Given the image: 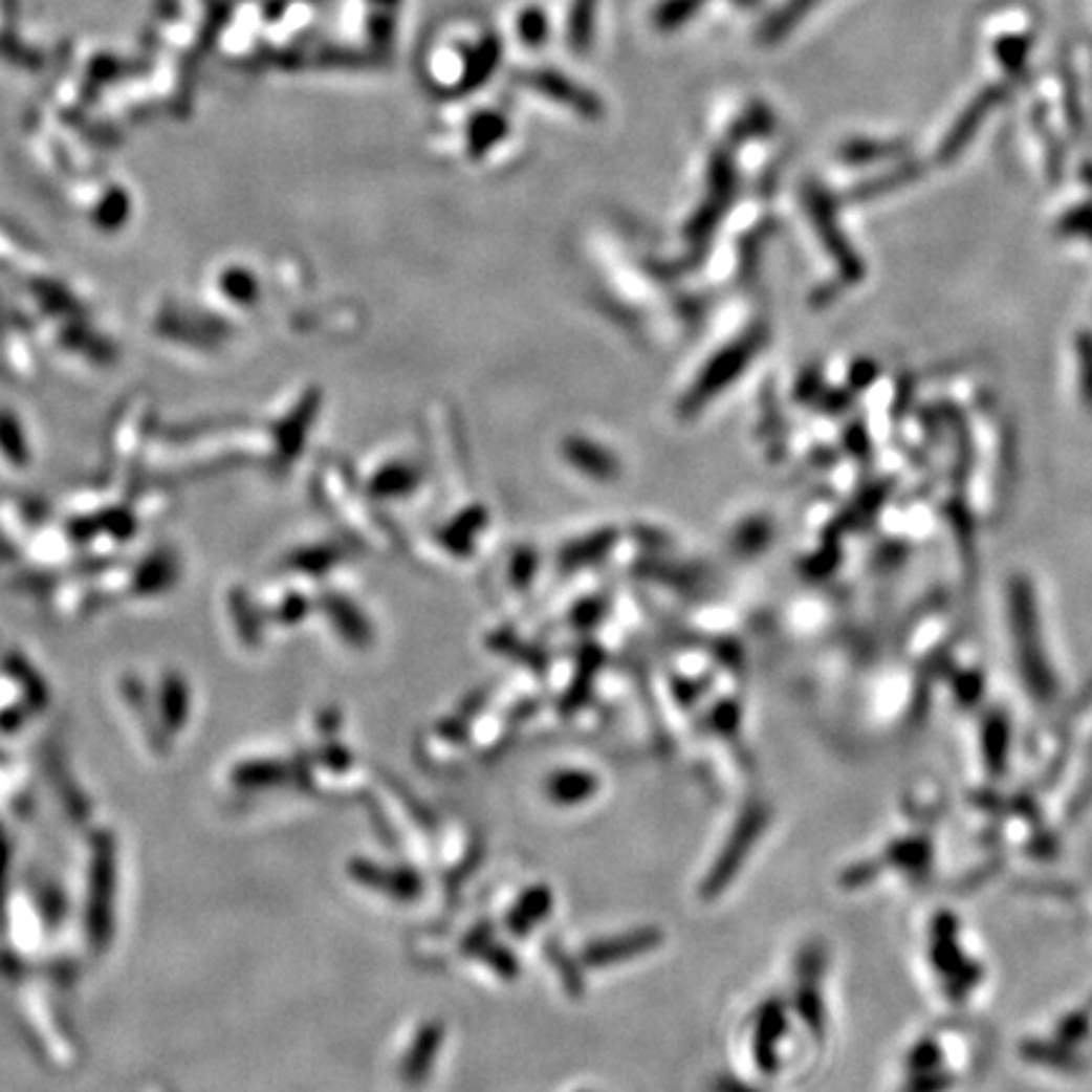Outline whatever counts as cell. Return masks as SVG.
Wrapping results in <instances>:
<instances>
[{"label":"cell","instance_id":"obj_7","mask_svg":"<svg viewBox=\"0 0 1092 1092\" xmlns=\"http://www.w3.org/2000/svg\"><path fill=\"white\" fill-rule=\"evenodd\" d=\"M551 905H554V895H551L549 886L526 888L517 898V903L511 905V911H508L506 929L519 938L529 936L542 920L549 918Z\"/></svg>","mask_w":1092,"mask_h":1092},{"label":"cell","instance_id":"obj_21","mask_svg":"<svg viewBox=\"0 0 1092 1092\" xmlns=\"http://www.w3.org/2000/svg\"><path fill=\"white\" fill-rule=\"evenodd\" d=\"M372 39L377 41V44H390L392 41V34H395V21L388 14H379L372 18Z\"/></svg>","mask_w":1092,"mask_h":1092},{"label":"cell","instance_id":"obj_11","mask_svg":"<svg viewBox=\"0 0 1092 1092\" xmlns=\"http://www.w3.org/2000/svg\"><path fill=\"white\" fill-rule=\"evenodd\" d=\"M597 3L599 0H574L569 10V46L576 53L590 51L594 39V21H597Z\"/></svg>","mask_w":1092,"mask_h":1092},{"label":"cell","instance_id":"obj_14","mask_svg":"<svg viewBox=\"0 0 1092 1092\" xmlns=\"http://www.w3.org/2000/svg\"><path fill=\"white\" fill-rule=\"evenodd\" d=\"M705 0H662L655 8L653 23L658 30H676L703 8Z\"/></svg>","mask_w":1092,"mask_h":1092},{"label":"cell","instance_id":"obj_3","mask_svg":"<svg viewBox=\"0 0 1092 1092\" xmlns=\"http://www.w3.org/2000/svg\"><path fill=\"white\" fill-rule=\"evenodd\" d=\"M662 943L660 929H635L628 934L597 938L582 948V963L590 968L612 966V963L633 961L637 956H646Z\"/></svg>","mask_w":1092,"mask_h":1092},{"label":"cell","instance_id":"obj_17","mask_svg":"<svg viewBox=\"0 0 1092 1092\" xmlns=\"http://www.w3.org/2000/svg\"><path fill=\"white\" fill-rule=\"evenodd\" d=\"M474 956H478V959L486 961L488 966L494 968V971L499 974L501 979L514 981V979L519 977V971H521V966H519V959H517V956H514L511 951H508L506 946H501V943H496L494 938H488V941L483 943V946L478 948Z\"/></svg>","mask_w":1092,"mask_h":1092},{"label":"cell","instance_id":"obj_13","mask_svg":"<svg viewBox=\"0 0 1092 1092\" xmlns=\"http://www.w3.org/2000/svg\"><path fill=\"white\" fill-rule=\"evenodd\" d=\"M814 3H817V0H789L784 8H779L774 18H771V21L766 23L762 30L764 44H777L782 36H787L789 30L796 26V21H800L807 10L814 8Z\"/></svg>","mask_w":1092,"mask_h":1092},{"label":"cell","instance_id":"obj_25","mask_svg":"<svg viewBox=\"0 0 1092 1092\" xmlns=\"http://www.w3.org/2000/svg\"><path fill=\"white\" fill-rule=\"evenodd\" d=\"M739 5H744V8H751V5H757L759 0H736Z\"/></svg>","mask_w":1092,"mask_h":1092},{"label":"cell","instance_id":"obj_24","mask_svg":"<svg viewBox=\"0 0 1092 1092\" xmlns=\"http://www.w3.org/2000/svg\"><path fill=\"white\" fill-rule=\"evenodd\" d=\"M372 3L385 5V8H392V5H397V3H400V0H372Z\"/></svg>","mask_w":1092,"mask_h":1092},{"label":"cell","instance_id":"obj_19","mask_svg":"<svg viewBox=\"0 0 1092 1092\" xmlns=\"http://www.w3.org/2000/svg\"><path fill=\"white\" fill-rule=\"evenodd\" d=\"M895 150H900L898 145H886V143H852L843 150L845 159H855V162H868V159H877L893 155Z\"/></svg>","mask_w":1092,"mask_h":1092},{"label":"cell","instance_id":"obj_20","mask_svg":"<svg viewBox=\"0 0 1092 1092\" xmlns=\"http://www.w3.org/2000/svg\"><path fill=\"white\" fill-rule=\"evenodd\" d=\"M739 130H744L748 134L771 130V112L764 107V104H754V107L748 109L744 116H741Z\"/></svg>","mask_w":1092,"mask_h":1092},{"label":"cell","instance_id":"obj_2","mask_svg":"<svg viewBox=\"0 0 1092 1092\" xmlns=\"http://www.w3.org/2000/svg\"><path fill=\"white\" fill-rule=\"evenodd\" d=\"M519 84L529 87L539 94L549 96V100L564 104V107L574 109L582 116H599L603 114V100L590 89L580 87L574 79L564 77V73L554 69H529V71H517L514 73Z\"/></svg>","mask_w":1092,"mask_h":1092},{"label":"cell","instance_id":"obj_8","mask_svg":"<svg viewBox=\"0 0 1092 1092\" xmlns=\"http://www.w3.org/2000/svg\"><path fill=\"white\" fill-rule=\"evenodd\" d=\"M599 789V779L592 771L582 769H562L554 771L546 779V796H549L554 805L572 807L582 805V802L592 800Z\"/></svg>","mask_w":1092,"mask_h":1092},{"label":"cell","instance_id":"obj_4","mask_svg":"<svg viewBox=\"0 0 1092 1092\" xmlns=\"http://www.w3.org/2000/svg\"><path fill=\"white\" fill-rule=\"evenodd\" d=\"M352 877L359 880L362 886L390 895L395 900H402V903L420 898L422 893V877L413 868H383V865H374L370 860H354Z\"/></svg>","mask_w":1092,"mask_h":1092},{"label":"cell","instance_id":"obj_6","mask_svg":"<svg viewBox=\"0 0 1092 1092\" xmlns=\"http://www.w3.org/2000/svg\"><path fill=\"white\" fill-rule=\"evenodd\" d=\"M1004 96H1006L1004 87H989V89L981 91L977 100L963 109V114L954 125V130L946 134V139H943V145H941V157L948 159V157L959 155V152L963 150V145H966L968 139H971V134L981 127V119H984V116L1004 100Z\"/></svg>","mask_w":1092,"mask_h":1092},{"label":"cell","instance_id":"obj_5","mask_svg":"<svg viewBox=\"0 0 1092 1092\" xmlns=\"http://www.w3.org/2000/svg\"><path fill=\"white\" fill-rule=\"evenodd\" d=\"M443 1040H445V1029L440 1022H425L420 1029H417L415 1040L410 1042L408 1054H405L402 1063H400L402 1083H408L410 1088H417V1085H422L428 1077H431V1070H433L435 1060H438V1052H440V1045H443Z\"/></svg>","mask_w":1092,"mask_h":1092},{"label":"cell","instance_id":"obj_10","mask_svg":"<svg viewBox=\"0 0 1092 1092\" xmlns=\"http://www.w3.org/2000/svg\"><path fill=\"white\" fill-rule=\"evenodd\" d=\"M784 1029V1014L782 1006L777 1002H769L762 1009V1017L757 1022V1036H754V1052H757V1065L764 1072H774L777 1067V1040L782 1036Z\"/></svg>","mask_w":1092,"mask_h":1092},{"label":"cell","instance_id":"obj_9","mask_svg":"<svg viewBox=\"0 0 1092 1092\" xmlns=\"http://www.w3.org/2000/svg\"><path fill=\"white\" fill-rule=\"evenodd\" d=\"M501 53H503V48H501L499 36H494V34L483 36V39L468 51V59H465L463 77H460L458 91H474L478 87H483V84L490 79V73L499 69Z\"/></svg>","mask_w":1092,"mask_h":1092},{"label":"cell","instance_id":"obj_16","mask_svg":"<svg viewBox=\"0 0 1092 1092\" xmlns=\"http://www.w3.org/2000/svg\"><path fill=\"white\" fill-rule=\"evenodd\" d=\"M517 30L524 46H542L544 41L549 39V16H546L539 5H529V8H524L519 14Z\"/></svg>","mask_w":1092,"mask_h":1092},{"label":"cell","instance_id":"obj_15","mask_svg":"<svg viewBox=\"0 0 1092 1092\" xmlns=\"http://www.w3.org/2000/svg\"><path fill=\"white\" fill-rule=\"evenodd\" d=\"M508 125L499 112H478L468 127V137L474 152L488 150L496 139H501L506 134Z\"/></svg>","mask_w":1092,"mask_h":1092},{"label":"cell","instance_id":"obj_1","mask_svg":"<svg viewBox=\"0 0 1092 1092\" xmlns=\"http://www.w3.org/2000/svg\"><path fill=\"white\" fill-rule=\"evenodd\" d=\"M764 825H766V809L759 805L746 807V812L741 814L739 822H736L731 837H728L726 845H723L721 855L716 857L714 868H711V873L705 875V880L701 882L703 900L719 898V895L726 891L728 886H731L734 877L739 875L741 865H744V860H746V855L751 852L754 843L762 837Z\"/></svg>","mask_w":1092,"mask_h":1092},{"label":"cell","instance_id":"obj_12","mask_svg":"<svg viewBox=\"0 0 1092 1092\" xmlns=\"http://www.w3.org/2000/svg\"><path fill=\"white\" fill-rule=\"evenodd\" d=\"M544 954H546V959H549L551 966L556 968V974H560L564 989H567L569 997L572 999L585 997V977H582V971H580V963L569 959L567 951H564L556 941L546 943Z\"/></svg>","mask_w":1092,"mask_h":1092},{"label":"cell","instance_id":"obj_22","mask_svg":"<svg viewBox=\"0 0 1092 1092\" xmlns=\"http://www.w3.org/2000/svg\"><path fill=\"white\" fill-rule=\"evenodd\" d=\"M716 1092H757V1090L744 1088V1085L736 1083V1079L721 1077V1079H716Z\"/></svg>","mask_w":1092,"mask_h":1092},{"label":"cell","instance_id":"obj_18","mask_svg":"<svg viewBox=\"0 0 1092 1092\" xmlns=\"http://www.w3.org/2000/svg\"><path fill=\"white\" fill-rule=\"evenodd\" d=\"M997 53L999 59H1002L1004 69L1014 73L1024 66V59H1027L1029 53V41L1022 39V36H1011V39H1004L1002 44L997 46Z\"/></svg>","mask_w":1092,"mask_h":1092},{"label":"cell","instance_id":"obj_23","mask_svg":"<svg viewBox=\"0 0 1092 1092\" xmlns=\"http://www.w3.org/2000/svg\"><path fill=\"white\" fill-rule=\"evenodd\" d=\"M1088 349H1090V342H1088ZM1083 362H1085V377H1083L1085 392H1088V397L1092 400V349H1090L1088 354H1085Z\"/></svg>","mask_w":1092,"mask_h":1092}]
</instances>
